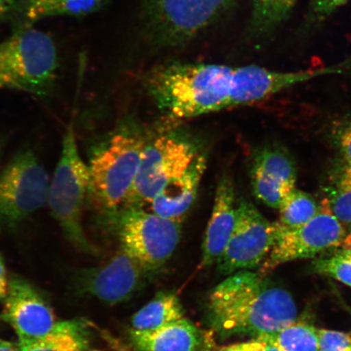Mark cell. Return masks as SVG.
<instances>
[{"label":"cell","instance_id":"cell-1","mask_svg":"<svg viewBox=\"0 0 351 351\" xmlns=\"http://www.w3.org/2000/svg\"><path fill=\"white\" fill-rule=\"evenodd\" d=\"M205 308L210 330L223 339L273 335L298 317L291 293L253 271L227 276L209 293Z\"/></svg>","mask_w":351,"mask_h":351},{"label":"cell","instance_id":"cell-2","mask_svg":"<svg viewBox=\"0 0 351 351\" xmlns=\"http://www.w3.org/2000/svg\"><path fill=\"white\" fill-rule=\"evenodd\" d=\"M236 75L225 64L175 62L152 69L145 84L162 112L186 119L229 108Z\"/></svg>","mask_w":351,"mask_h":351},{"label":"cell","instance_id":"cell-3","mask_svg":"<svg viewBox=\"0 0 351 351\" xmlns=\"http://www.w3.org/2000/svg\"><path fill=\"white\" fill-rule=\"evenodd\" d=\"M59 66L53 39L34 26L0 43V89L46 97L54 89Z\"/></svg>","mask_w":351,"mask_h":351},{"label":"cell","instance_id":"cell-4","mask_svg":"<svg viewBox=\"0 0 351 351\" xmlns=\"http://www.w3.org/2000/svg\"><path fill=\"white\" fill-rule=\"evenodd\" d=\"M147 140L137 131L121 130L92 153L88 165V196L98 208L115 215L124 207L135 182Z\"/></svg>","mask_w":351,"mask_h":351},{"label":"cell","instance_id":"cell-5","mask_svg":"<svg viewBox=\"0 0 351 351\" xmlns=\"http://www.w3.org/2000/svg\"><path fill=\"white\" fill-rule=\"evenodd\" d=\"M89 186V169L79 154L72 122L64 135L60 160L50 181L47 204L64 238L79 251L93 254L95 248L82 226Z\"/></svg>","mask_w":351,"mask_h":351},{"label":"cell","instance_id":"cell-6","mask_svg":"<svg viewBox=\"0 0 351 351\" xmlns=\"http://www.w3.org/2000/svg\"><path fill=\"white\" fill-rule=\"evenodd\" d=\"M50 179L38 156L23 149L0 171V232L19 229L47 204Z\"/></svg>","mask_w":351,"mask_h":351},{"label":"cell","instance_id":"cell-7","mask_svg":"<svg viewBox=\"0 0 351 351\" xmlns=\"http://www.w3.org/2000/svg\"><path fill=\"white\" fill-rule=\"evenodd\" d=\"M123 252L153 273L173 256L182 237V222L144 208H123L117 213Z\"/></svg>","mask_w":351,"mask_h":351},{"label":"cell","instance_id":"cell-8","mask_svg":"<svg viewBox=\"0 0 351 351\" xmlns=\"http://www.w3.org/2000/svg\"><path fill=\"white\" fill-rule=\"evenodd\" d=\"M201 153L194 140L181 134H165L148 141L133 190L123 208H146L166 184L190 168Z\"/></svg>","mask_w":351,"mask_h":351},{"label":"cell","instance_id":"cell-9","mask_svg":"<svg viewBox=\"0 0 351 351\" xmlns=\"http://www.w3.org/2000/svg\"><path fill=\"white\" fill-rule=\"evenodd\" d=\"M234 0H156L143 8L145 32L162 48L191 40L217 20Z\"/></svg>","mask_w":351,"mask_h":351},{"label":"cell","instance_id":"cell-10","mask_svg":"<svg viewBox=\"0 0 351 351\" xmlns=\"http://www.w3.org/2000/svg\"><path fill=\"white\" fill-rule=\"evenodd\" d=\"M278 238L275 222L263 217L249 201L240 199L234 230L216 263L219 273L230 276L261 267Z\"/></svg>","mask_w":351,"mask_h":351},{"label":"cell","instance_id":"cell-11","mask_svg":"<svg viewBox=\"0 0 351 351\" xmlns=\"http://www.w3.org/2000/svg\"><path fill=\"white\" fill-rule=\"evenodd\" d=\"M346 236L348 230L332 213L327 199H324L317 216L300 229L280 237L258 273L265 275L283 263L342 247Z\"/></svg>","mask_w":351,"mask_h":351},{"label":"cell","instance_id":"cell-12","mask_svg":"<svg viewBox=\"0 0 351 351\" xmlns=\"http://www.w3.org/2000/svg\"><path fill=\"white\" fill-rule=\"evenodd\" d=\"M3 302L1 318L15 331L19 342L40 339L58 323L49 302L32 283L21 276H11L10 289Z\"/></svg>","mask_w":351,"mask_h":351},{"label":"cell","instance_id":"cell-13","mask_svg":"<svg viewBox=\"0 0 351 351\" xmlns=\"http://www.w3.org/2000/svg\"><path fill=\"white\" fill-rule=\"evenodd\" d=\"M150 274L121 249L106 265L83 271L77 285L83 295L95 298L106 304L116 305L135 295Z\"/></svg>","mask_w":351,"mask_h":351},{"label":"cell","instance_id":"cell-14","mask_svg":"<svg viewBox=\"0 0 351 351\" xmlns=\"http://www.w3.org/2000/svg\"><path fill=\"white\" fill-rule=\"evenodd\" d=\"M251 181L254 195L271 208L279 209L296 188L297 168L291 154L280 147H267L254 156Z\"/></svg>","mask_w":351,"mask_h":351},{"label":"cell","instance_id":"cell-15","mask_svg":"<svg viewBox=\"0 0 351 351\" xmlns=\"http://www.w3.org/2000/svg\"><path fill=\"white\" fill-rule=\"evenodd\" d=\"M131 351H216L214 332L196 326L187 318L156 330L130 329L127 335Z\"/></svg>","mask_w":351,"mask_h":351},{"label":"cell","instance_id":"cell-16","mask_svg":"<svg viewBox=\"0 0 351 351\" xmlns=\"http://www.w3.org/2000/svg\"><path fill=\"white\" fill-rule=\"evenodd\" d=\"M237 222L234 182L223 175L218 183L210 217L202 245L201 267L216 265L231 238Z\"/></svg>","mask_w":351,"mask_h":351},{"label":"cell","instance_id":"cell-17","mask_svg":"<svg viewBox=\"0 0 351 351\" xmlns=\"http://www.w3.org/2000/svg\"><path fill=\"white\" fill-rule=\"evenodd\" d=\"M207 162L205 153H201L190 168L166 184L146 208L182 222L195 204Z\"/></svg>","mask_w":351,"mask_h":351},{"label":"cell","instance_id":"cell-18","mask_svg":"<svg viewBox=\"0 0 351 351\" xmlns=\"http://www.w3.org/2000/svg\"><path fill=\"white\" fill-rule=\"evenodd\" d=\"M110 0H16L5 21L12 32L33 27L56 16L84 17L97 12Z\"/></svg>","mask_w":351,"mask_h":351},{"label":"cell","instance_id":"cell-19","mask_svg":"<svg viewBox=\"0 0 351 351\" xmlns=\"http://www.w3.org/2000/svg\"><path fill=\"white\" fill-rule=\"evenodd\" d=\"M95 326L86 319L58 322L40 339L19 342L20 351H96Z\"/></svg>","mask_w":351,"mask_h":351},{"label":"cell","instance_id":"cell-20","mask_svg":"<svg viewBox=\"0 0 351 351\" xmlns=\"http://www.w3.org/2000/svg\"><path fill=\"white\" fill-rule=\"evenodd\" d=\"M186 318L185 310L174 293L160 292L131 319V329L139 332L156 330Z\"/></svg>","mask_w":351,"mask_h":351},{"label":"cell","instance_id":"cell-21","mask_svg":"<svg viewBox=\"0 0 351 351\" xmlns=\"http://www.w3.org/2000/svg\"><path fill=\"white\" fill-rule=\"evenodd\" d=\"M300 0H252L249 34L265 39L275 33L291 16Z\"/></svg>","mask_w":351,"mask_h":351},{"label":"cell","instance_id":"cell-22","mask_svg":"<svg viewBox=\"0 0 351 351\" xmlns=\"http://www.w3.org/2000/svg\"><path fill=\"white\" fill-rule=\"evenodd\" d=\"M320 204L313 195L295 188L282 202L279 210L280 217L276 221L278 238L289 232L296 230L317 216Z\"/></svg>","mask_w":351,"mask_h":351},{"label":"cell","instance_id":"cell-23","mask_svg":"<svg viewBox=\"0 0 351 351\" xmlns=\"http://www.w3.org/2000/svg\"><path fill=\"white\" fill-rule=\"evenodd\" d=\"M351 69V58L330 67L304 70V71L280 72L265 69V80L266 90L269 97L293 86L302 84L329 74L342 73Z\"/></svg>","mask_w":351,"mask_h":351},{"label":"cell","instance_id":"cell-24","mask_svg":"<svg viewBox=\"0 0 351 351\" xmlns=\"http://www.w3.org/2000/svg\"><path fill=\"white\" fill-rule=\"evenodd\" d=\"M262 337L282 351H319L318 331L306 323L295 322Z\"/></svg>","mask_w":351,"mask_h":351},{"label":"cell","instance_id":"cell-25","mask_svg":"<svg viewBox=\"0 0 351 351\" xmlns=\"http://www.w3.org/2000/svg\"><path fill=\"white\" fill-rule=\"evenodd\" d=\"M327 200L332 213L348 230V232H350L351 167L344 165Z\"/></svg>","mask_w":351,"mask_h":351},{"label":"cell","instance_id":"cell-26","mask_svg":"<svg viewBox=\"0 0 351 351\" xmlns=\"http://www.w3.org/2000/svg\"><path fill=\"white\" fill-rule=\"evenodd\" d=\"M317 273L328 275L351 287V261L339 251L331 256L317 258L313 263Z\"/></svg>","mask_w":351,"mask_h":351},{"label":"cell","instance_id":"cell-27","mask_svg":"<svg viewBox=\"0 0 351 351\" xmlns=\"http://www.w3.org/2000/svg\"><path fill=\"white\" fill-rule=\"evenodd\" d=\"M350 1V0H310L304 22V29L311 30L318 27Z\"/></svg>","mask_w":351,"mask_h":351},{"label":"cell","instance_id":"cell-28","mask_svg":"<svg viewBox=\"0 0 351 351\" xmlns=\"http://www.w3.org/2000/svg\"><path fill=\"white\" fill-rule=\"evenodd\" d=\"M318 337L319 351H351V336L348 333L322 329Z\"/></svg>","mask_w":351,"mask_h":351},{"label":"cell","instance_id":"cell-29","mask_svg":"<svg viewBox=\"0 0 351 351\" xmlns=\"http://www.w3.org/2000/svg\"><path fill=\"white\" fill-rule=\"evenodd\" d=\"M216 351H282L262 337L219 348Z\"/></svg>","mask_w":351,"mask_h":351},{"label":"cell","instance_id":"cell-30","mask_svg":"<svg viewBox=\"0 0 351 351\" xmlns=\"http://www.w3.org/2000/svg\"><path fill=\"white\" fill-rule=\"evenodd\" d=\"M337 144L345 165L351 167V122L339 130Z\"/></svg>","mask_w":351,"mask_h":351},{"label":"cell","instance_id":"cell-31","mask_svg":"<svg viewBox=\"0 0 351 351\" xmlns=\"http://www.w3.org/2000/svg\"><path fill=\"white\" fill-rule=\"evenodd\" d=\"M10 289V278H8L5 261L0 253V302H3Z\"/></svg>","mask_w":351,"mask_h":351},{"label":"cell","instance_id":"cell-32","mask_svg":"<svg viewBox=\"0 0 351 351\" xmlns=\"http://www.w3.org/2000/svg\"><path fill=\"white\" fill-rule=\"evenodd\" d=\"M16 0H0V21L5 20Z\"/></svg>","mask_w":351,"mask_h":351},{"label":"cell","instance_id":"cell-33","mask_svg":"<svg viewBox=\"0 0 351 351\" xmlns=\"http://www.w3.org/2000/svg\"><path fill=\"white\" fill-rule=\"evenodd\" d=\"M0 351H20L19 346L10 341L0 339Z\"/></svg>","mask_w":351,"mask_h":351},{"label":"cell","instance_id":"cell-34","mask_svg":"<svg viewBox=\"0 0 351 351\" xmlns=\"http://www.w3.org/2000/svg\"><path fill=\"white\" fill-rule=\"evenodd\" d=\"M5 137H4V136L1 133H0V156H1L2 155L4 146H5Z\"/></svg>","mask_w":351,"mask_h":351},{"label":"cell","instance_id":"cell-35","mask_svg":"<svg viewBox=\"0 0 351 351\" xmlns=\"http://www.w3.org/2000/svg\"><path fill=\"white\" fill-rule=\"evenodd\" d=\"M341 252L351 261V247H342Z\"/></svg>","mask_w":351,"mask_h":351},{"label":"cell","instance_id":"cell-36","mask_svg":"<svg viewBox=\"0 0 351 351\" xmlns=\"http://www.w3.org/2000/svg\"><path fill=\"white\" fill-rule=\"evenodd\" d=\"M351 247V231L348 232L343 247Z\"/></svg>","mask_w":351,"mask_h":351},{"label":"cell","instance_id":"cell-37","mask_svg":"<svg viewBox=\"0 0 351 351\" xmlns=\"http://www.w3.org/2000/svg\"><path fill=\"white\" fill-rule=\"evenodd\" d=\"M143 8H146V7L150 5V4L156 1V0H143Z\"/></svg>","mask_w":351,"mask_h":351}]
</instances>
